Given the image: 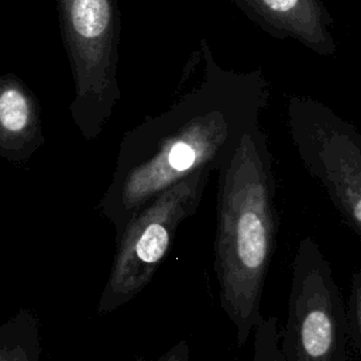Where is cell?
<instances>
[{
    "instance_id": "1",
    "label": "cell",
    "mask_w": 361,
    "mask_h": 361,
    "mask_svg": "<svg viewBox=\"0 0 361 361\" xmlns=\"http://www.w3.org/2000/svg\"><path fill=\"white\" fill-rule=\"evenodd\" d=\"M200 82L159 114L127 130L97 209L116 238L158 193L199 169L220 171L244 134L259 124L269 83L262 69H224L200 41Z\"/></svg>"
},
{
    "instance_id": "2",
    "label": "cell",
    "mask_w": 361,
    "mask_h": 361,
    "mask_svg": "<svg viewBox=\"0 0 361 361\" xmlns=\"http://www.w3.org/2000/svg\"><path fill=\"white\" fill-rule=\"evenodd\" d=\"M276 237L272 154L259 124L217 172L214 271L238 345L264 322L261 299Z\"/></svg>"
},
{
    "instance_id": "3",
    "label": "cell",
    "mask_w": 361,
    "mask_h": 361,
    "mask_svg": "<svg viewBox=\"0 0 361 361\" xmlns=\"http://www.w3.org/2000/svg\"><path fill=\"white\" fill-rule=\"evenodd\" d=\"M71 73L69 114L86 141L103 131L121 97L117 82L118 0H55Z\"/></svg>"
},
{
    "instance_id": "4",
    "label": "cell",
    "mask_w": 361,
    "mask_h": 361,
    "mask_svg": "<svg viewBox=\"0 0 361 361\" xmlns=\"http://www.w3.org/2000/svg\"><path fill=\"white\" fill-rule=\"evenodd\" d=\"M210 172L196 171L158 193L133 216L116 238L117 251L97 303L99 314L127 305L149 283L169 252L178 227L196 213Z\"/></svg>"
},
{
    "instance_id": "5",
    "label": "cell",
    "mask_w": 361,
    "mask_h": 361,
    "mask_svg": "<svg viewBox=\"0 0 361 361\" xmlns=\"http://www.w3.org/2000/svg\"><path fill=\"white\" fill-rule=\"evenodd\" d=\"M340 313L330 272L303 241L293 262L283 340L286 361H340Z\"/></svg>"
},
{
    "instance_id": "6",
    "label": "cell",
    "mask_w": 361,
    "mask_h": 361,
    "mask_svg": "<svg viewBox=\"0 0 361 361\" xmlns=\"http://www.w3.org/2000/svg\"><path fill=\"white\" fill-rule=\"evenodd\" d=\"M45 144L39 103L32 90L14 73L0 78V157L25 164Z\"/></svg>"
},
{
    "instance_id": "7",
    "label": "cell",
    "mask_w": 361,
    "mask_h": 361,
    "mask_svg": "<svg viewBox=\"0 0 361 361\" xmlns=\"http://www.w3.org/2000/svg\"><path fill=\"white\" fill-rule=\"evenodd\" d=\"M262 31L293 38L317 52L329 49L326 18L317 0H233Z\"/></svg>"
},
{
    "instance_id": "8",
    "label": "cell",
    "mask_w": 361,
    "mask_h": 361,
    "mask_svg": "<svg viewBox=\"0 0 361 361\" xmlns=\"http://www.w3.org/2000/svg\"><path fill=\"white\" fill-rule=\"evenodd\" d=\"M295 145L303 165L323 182L333 199L361 230V178L358 176L357 180L354 175L350 178L334 161L306 144L295 142Z\"/></svg>"
},
{
    "instance_id": "9",
    "label": "cell",
    "mask_w": 361,
    "mask_h": 361,
    "mask_svg": "<svg viewBox=\"0 0 361 361\" xmlns=\"http://www.w3.org/2000/svg\"><path fill=\"white\" fill-rule=\"evenodd\" d=\"M0 361H41L38 323L28 309H20L1 326Z\"/></svg>"
},
{
    "instance_id": "10",
    "label": "cell",
    "mask_w": 361,
    "mask_h": 361,
    "mask_svg": "<svg viewBox=\"0 0 361 361\" xmlns=\"http://www.w3.org/2000/svg\"><path fill=\"white\" fill-rule=\"evenodd\" d=\"M276 320H264L255 330L254 361H286L283 350L278 348Z\"/></svg>"
},
{
    "instance_id": "11",
    "label": "cell",
    "mask_w": 361,
    "mask_h": 361,
    "mask_svg": "<svg viewBox=\"0 0 361 361\" xmlns=\"http://www.w3.org/2000/svg\"><path fill=\"white\" fill-rule=\"evenodd\" d=\"M158 361H189V348L185 341L178 343L169 351H166Z\"/></svg>"
},
{
    "instance_id": "12",
    "label": "cell",
    "mask_w": 361,
    "mask_h": 361,
    "mask_svg": "<svg viewBox=\"0 0 361 361\" xmlns=\"http://www.w3.org/2000/svg\"><path fill=\"white\" fill-rule=\"evenodd\" d=\"M354 298H355V312H357V320H358V326H360V330H361V282L357 283L355 286V293H354Z\"/></svg>"
}]
</instances>
